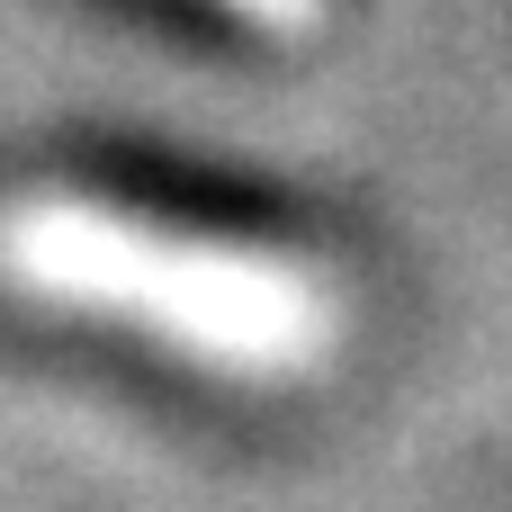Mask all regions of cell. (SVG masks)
<instances>
[{
  "label": "cell",
  "instance_id": "1",
  "mask_svg": "<svg viewBox=\"0 0 512 512\" xmlns=\"http://www.w3.org/2000/svg\"><path fill=\"white\" fill-rule=\"evenodd\" d=\"M0 279L45 306L117 315V324L180 342L243 378H288V369L324 360L342 333L324 270L261 252V243L171 234L117 198H81V189H36V198L0 207Z\"/></svg>",
  "mask_w": 512,
  "mask_h": 512
},
{
  "label": "cell",
  "instance_id": "2",
  "mask_svg": "<svg viewBox=\"0 0 512 512\" xmlns=\"http://www.w3.org/2000/svg\"><path fill=\"white\" fill-rule=\"evenodd\" d=\"M225 9L261 18V27H315V18H324V0H225Z\"/></svg>",
  "mask_w": 512,
  "mask_h": 512
}]
</instances>
